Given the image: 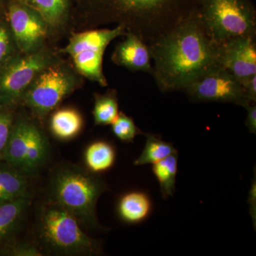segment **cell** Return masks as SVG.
<instances>
[{"label": "cell", "mask_w": 256, "mask_h": 256, "mask_svg": "<svg viewBox=\"0 0 256 256\" xmlns=\"http://www.w3.org/2000/svg\"><path fill=\"white\" fill-rule=\"evenodd\" d=\"M203 0H75L72 32L120 25L152 44L200 12Z\"/></svg>", "instance_id": "obj_1"}, {"label": "cell", "mask_w": 256, "mask_h": 256, "mask_svg": "<svg viewBox=\"0 0 256 256\" xmlns=\"http://www.w3.org/2000/svg\"><path fill=\"white\" fill-rule=\"evenodd\" d=\"M148 46L153 62L151 75L163 92H182L197 76L220 67L218 44L200 12Z\"/></svg>", "instance_id": "obj_2"}, {"label": "cell", "mask_w": 256, "mask_h": 256, "mask_svg": "<svg viewBox=\"0 0 256 256\" xmlns=\"http://www.w3.org/2000/svg\"><path fill=\"white\" fill-rule=\"evenodd\" d=\"M108 190L105 182L87 169L73 164L55 170L48 186L50 201L70 212L88 230L102 228L96 214V205Z\"/></svg>", "instance_id": "obj_3"}, {"label": "cell", "mask_w": 256, "mask_h": 256, "mask_svg": "<svg viewBox=\"0 0 256 256\" xmlns=\"http://www.w3.org/2000/svg\"><path fill=\"white\" fill-rule=\"evenodd\" d=\"M84 82L70 60L62 55L37 75L18 106L28 109L32 117L42 122L62 101L82 88Z\"/></svg>", "instance_id": "obj_4"}, {"label": "cell", "mask_w": 256, "mask_h": 256, "mask_svg": "<svg viewBox=\"0 0 256 256\" xmlns=\"http://www.w3.org/2000/svg\"><path fill=\"white\" fill-rule=\"evenodd\" d=\"M37 233L42 245L52 254L94 256L100 252L99 242L86 234L70 212L53 202L42 206Z\"/></svg>", "instance_id": "obj_5"}, {"label": "cell", "mask_w": 256, "mask_h": 256, "mask_svg": "<svg viewBox=\"0 0 256 256\" xmlns=\"http://www.w3.org/2000/svg\"><path fill=\"white\" fill-rule=\"evenodd\" d=\"M127 33L124 26L112 28H96L82 31H72L69 34L68 43L58 48L60 54L68 60L84 78L97 82L102 87L108 86L104 72L102 60L108 46L119 36Z\"/></svg>", "instance_id": "obj_6"}, {"label": "cell", "mask_w": 256, "mask_h": 256, "mask_svg": "<svg viewBox=\"0 0 256 256\" xmlns=\"http://www.w3.org/2000/svg\"><path fill=\"white\" fill-rule=\"evenodd\" d=\"M200 14L217 44L238 37H256V9L252 0H203Z\"/></svg>", "instance_id": "obj_7"}, {"label": "cell", "mask_w": 256, "mask_h": 256, "mask_svg": "<svg viewBox=\"0 0 256 256\" xmlns=\"http://www.w3.org/2000/svg\"><path fill=\"white\" fill-rule=\"evenodd\" d=\"M37 122L31 116H15L2 158L28 176L45 164L50 153L48 139Z\"/></svg>", "instance_id": "obj_8"}, {"label": "cell", "mask_w": 256, "mask_h": 256, "mask_svg": "<svg viewBox=\"0 0 256 256\" xmlns=\"http://www.w3.org/2000/svg\"><path fill=\"white\" fill-rule=\"evenodd\" d=\"M58 47L48 44L32 53L18 52L0 68V105L16 108L45 67L62 56Z\"/></svg>", "instance_id": "obj_9"}, {"label": "cell", "mask_w": 256, "mask_h": 256, "mask_svg": "<svg viewBox=\"0 0 256 256\" xmlns=\"http://www.w3.org/2000/svg\"><path fill=\"white\" fill-rule=\"evenodd\" d=\"M182 92L197 102L232 104L246 108L252 104L242 82L222 67L210 69L188 82Z\"/></svg>", "instance_id": "obj_10"}, {"label": "cell", "mask_w": 256, "mask_h": 256, "mask_svg": "<svg viewBox=\"0 0 256 256\" xmlns=\"http://www.w3.org/2000/svg\"><path fill=\"white\" fill-rule=\"evenodd\" d=\"M4 14L18 52L32 53L50 44L44 20L22 0H8Z\"/></svg>", "instance_id": "obj_11"}, {"label": "cell", "mask_w": 256, "mask_h": 256, "mask_svg": "<svg viewBox=\"0 0 256 256\" xmlns=\"http://www.w3.org/2000/svg\"><path fill=\"white\" fill-rule=\"evenodd\" d=\"M218 64L242 80L256 75V37L233 38L218 44Z\"/></svg>", "instance_id": "obj_12"}, {"label": "cell", "mask_w": 256, "mask_h": 256, "mask_svg": "<svg viewBox=\"0 0 256 256\" xmlns=\"http://www.w3.org/2000/svg\"><path fill=\"white\" fill-rule=\"evenodd\" d=\"M37 12L48 28L50 44L57 46L72 32L75 0H22Z\"/></svg>", "instance_id": "obj_13"}, {"label": "cell", "mask_w": 256, "mask_h": 256, "mask_svg": "<svg viewBox=\"0 0 256 256\" xmlns=\"http://www.w3.org/2000/svg\"><path fill=\"white\" fill-rule=\"evenodd\" d=\"M124 37V40L114 48L111 56L112 62L132 72L151 74L152 60L148 45L131 32H127Z\"/></svg>", "instance_id": "obj_14"}, {"label": "cell", "mask_w": 256, "mask_h": 256, "mask_svg": "<svg viewBox=\"0 0 256 256\" xmlns=\"http://www.w3.org/2000/svg\"><path fill=\"white\" fill-rule=\"evenodd\" d=\"M82 126L84 120L82 114L72 108L58 109L50 116V132L60 140L73 139L82 131Z\"/></svg>", "instance_id": "obj_15"}, {"label": "cell", "mask_w": 256, "mask_h": 256, "mask_svg": "<svg viewBox=\"0 0 256 256\" xmlns=\"http://www.w3.org/2000/svg\"><path fill=\"white\" fill-rule=\"evenodd\" d=\"M152 203L144 192H131L120 200L118 205L119 216L128 224H138L148 218L150 214Z\"/></svg>", "instance_id": "obj_16"}, {"label": "cell", "mask_w": 256, "mask_h": 256, "mask_svg": "<svg viewBox=\"0 0 256 256\" xmlns=\"http://www.w3.org/2000/svg\"><path fill=\"white\" fill-rule=\"evenodd\" d=\"M28 176L11 165L0 166V201L28 196Z\"/></svg>", "instance_id": "obj_17"}, {"label": "cell", "mask_w": 256, "mask_h": 256, "mask_svg": "<svg viewBox=\"0 0 256 256\" xmlns=\"http://www.w3.org/2000/svg\"><path fill=\"white\" fill-rule=\"evenodd\" d=\"M30 202L28 196L0 201V242L10 236L18 228Z\"/></svg>", "instance_id": "obj_18"}, {"label": "cell", "mask_w": 256, "mask_h": 256, "mask_svg": "<svg viewBox=\"0 0 256 256\" xmlns=\"http://www.w3.org/2000/svg\"><path fill=\"white\" fill-rule=\"evenodd\" d=\"M116 158L114 146L106 141L92 142L84 152V162L87 170L94 174L110 169L114 166Z\"/></svg>", "instance_id": "obj_19"}, {"label": "cell", "mask_w": 256, "mask_h": 256, "mask_svg": "<svg viewBox=\"0 0 256 256\" xmlns=\"http://www.w3.org/2000/svg\"><path fill=\"white\" fill-rule=\"evenodd\" d=\"M95 126H108L114 122L119 114L117 90L108 89L104 94H94L92 108Z\"/></svg>", "instance_id": "obj_20"}, {"label": "cell", "mask_w": 256, "mask_h": 256, "mask_svg": "<svg viewBox=\"0 0 256 256\" xmlns=\"http://www.w3.org/2000/svg\"><path fill=\"white\" fill-rule=\"evenodd\" d=\"M178 153L171 154L152 164V172L159 182L162 196L164 200L174 196L178 170Z\"/></svg>", "instance_id": "obj_21"}, {"label": "cell", "mask_w": 256, "mask_h": 256, "mask_svg": "<svg viewBox=\"0 0 256 256\" xmlns=\"http://www.w3.org/2000/svg\"><path fill=\"white\" fill-rule=\"evenodd\" d=\"M146 137V146L138 159L133 164L136 166L154 164L171 154L178 152L172 143L165 142L159 136L152 133H143Z\"/></svg>", "instance_id": "obj_22"}, {"label": "cell", "mask_w": 256, "mask_h": 256, "mask_svg": "<svg viewBox=\"0 0 256 256\" xmlns=\"http://www.w3.org/2000/svg\"><path fill=\"white\" fill-rule=\"evenodd\" d=\"M112 131L118 139L124 142H132L138 134H143L132 118L119 112L117 118L111 124Z\"/></svg>", "instance_id": "obj_23"}, {"label": "cell", "mask_w": 256, "mask_h": 256, "mask_svg": "<svg viewBox=\"0 0 256 256\" xmlns=\"http://www.w3.org/2000/svg\"><path fill=\"white\" fill-rule=\"evenodd\" d=\"M18 52L5 14L0 16V68Z\"/></svg>", "instance_id": "obj_24"}, {"label": "cell", "mask_w": 256, "mask_h": 256, "mask_svg": "<svg viewBox=\"0 0 256 256\" xmlns=\"http://www.w3.org/2000/svg\"><path fill=\"white\" fill-rule=\"evenodd\" d=\"M14 108L0 105V160L2 159L4 156L5 148L16 116Z\"/></svg>", "instance_id": "obj_25"}, {"label": "cell", "mask_w": 256, "mask_h": 256, "mask_svg": "<svg viewBox=\"0 0 256 256\" xmlns=\"http://www.w3.org/2000/svg\"><path fill=\"white\" fill-rule=\"evenodd\" d=\"M6 254L15 256H42L43 252L38 247L28 242H18L8 248Z\"/></svg>", "instance_id": "obj_26"}, {"label": "cell", "mask_w": 256, "mask_h": 256, "mask_svg": "<svg viewBox=\"0 0 256 256\" xmlns=\"http://www.w3.org/2000/svg\"><path fill=\"white\" fill-rule=\"evenodd\" d=\"M247 110V117L246 120V126L249 132L256 134V102L249 104L245 108Z\"/></svg>", "instance_id": "obj_27"}, {"label": "cell", "mask_w": 256, "mask_h": 256, "mask_svg": "<svg viewBox=\"0 0 256 256\" xmlns=\"http://www.w3.org/2000/svg\"><path fill=\"white\" fill-rule=\"evenodd\" d=\"M242 86L250 102H256V75L242 80Z\"/></svg>", "instance_id": "obj_28"}, {"label": "cell", "mask_w": 256, "mask_h": 256, "mask_svg": "<svg viewBox=\"0 0 256 256\" xmlns=\"http://www.w3.org/2000/svg\"><path fill=\"white\" fill-rule=\"evenodd\" d=\"M249 207H250V214L252 216V220H254V226L256 227V174L254 180H252V188L248 193V198Z\"/></svg>", "instance_id": "obj_29"}, {"label": "cell", "mask_w": 256, "mask_h": 256, "mask_svg": "<svg viewBox=\"0 0 256 256\" xmlns=\"http://www.w3.org/2000/svg\"><path fill=\"white\" fill-rule=\"evenodd\" d=\"M8 0H0V16L4 14L5 8H6V3Z\"/></svg>", "instance_id": "obj_30"}]
</instances>
